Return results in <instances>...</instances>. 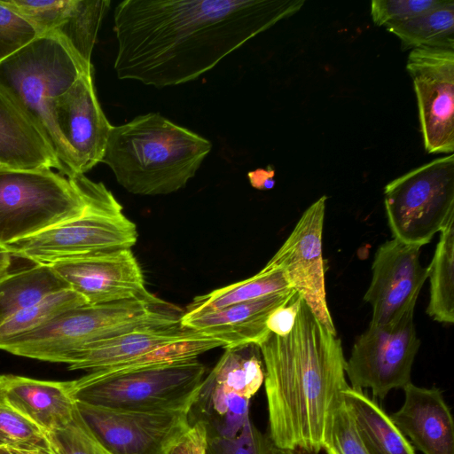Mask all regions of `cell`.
Listing matches in <instances>:
<instances>
[{
    "label": "cell",
    "mask_w": 454,
    "mask_h": 454,
    "mask_svg": "<svg viewBox=\"0 0 454 454\" xmlns=\"http://www.w3.org/2000/svg\"><path fill=\"white\" fill-rule=\"evenodd\" d=\"M343 402L370 454H416L390 415L363 390L348 386Z\"/></svg>",
    "instance_id": "7402d4cb"
},
{
    "label": "cell",
    "mask_w": 454,
    "mask_h": 454,
    "mask_svg": "<svg viewBox=\"0 0 454 454\" xmlns=\"http://www.w3.org/2000/svg\"><path fill=\"white\" fill-rule=\"evenodd\" d=\"M84 73H92L56 35L37 36L0 63V86L39 128L67 177L82 176L55 120V102Z\"/></svg>",
    "instance_id": "5b68a950"
},
{
    "label": "cell",
    "mask_w": 454,
    "mask_h": 454,
    "mask_svg": "<svg viewBox=\"0 0 454 454\" xmlns=\"http://www.w3.org/2000/svg\"><path fill=\"white\" fill-rule=\"evenodd\" d=\"M110 4L109 0H70L59 26L51 33L90 68L98 32Z\"/></svg>",
    "instance_id": "d4e9b609"
},
{
    "label": "cell",
    "mask_w": 454,
    "mask_h": 454,
    "mask_svg": "<svg viewBox=\"0 0 454 454\" xmlns=\"http://www.w3.org/2000/svg\"><path fill=\"white\" fill-rule=\"evenodd\" d=\"M386 29L401 41L403 51L419 47L454 50V1Z\"/></svg>",
    "instance_id": "83f0119b"
},
{
    "label": "cell",
    "mask_w": 454,
    "mask_h": 454,
    "mask_svg": "<svg viewBox=\"0 0 454 454\" xmlns=\"http://www.w3.org/2000/svg\"><path fill=\"white\" fill-rule=\"evenodd\" d=\"M274 176L275 171L270 166H268L267 168H257L247 174L250 184L254 188L262 191L270 190L274 187Z\"/></svg>",
    "instance_id": "ab89813d"
},
{
    "label": "cell",
    "mask_w": 454,
    "mask_h": 454,
    "mask_svg": "<svg viewBox=\"0 0 454 454\" xmlns=\"http://www.w3.org/2000/svg\"><path fill=\"white\" fill-rule=\"evenodd\" d=\"M291 290L294 289L291 288L281 270L262 268L258 273L247 279L195 297L187 306L184 313L189 315L205 313Z\"/></svg>",
    "instance_id": "4316f807"
},
{
    "label": "cell",
    "mask_w": 454,
    "mask_h": 454,
    "mask_svg": "<svg viewBox=\"0 0 454 454\" xmlns=\"http://www.w3.org/2000/svg\"><path fill=\"white\" fill-rule=\"evenodd\" d=\"M7 251L5 247L0 245V252Z\"/></svg>",
    "instance_id": "f6af8a7d"
},
{
    "label": "cell",
    "mask_w": 454,
    "mask_h": 454,
    "mask_svg": "<svg viewBox=\"0 0 454 454\" xmlns=\"http://www.w3.org/2000/svg\"><path fill=\"white\" fill-rule=\"evenodd\" d=\"M264 366L269 437L273 445L318 454L349 386L342 344L301 300L291 332L258 345Z\"/></svg>",
    "instance_id": "7a4b0ae2"
},
{
    "label": "cell",
    "mask_w": 454,
    "mask_h": 454,
    "mask_svg": "<svg viewBox=\"0 0 454 454\" xmlns=\"http://www.w3.org/2000/svg\"><path fill=\"white\" fill-rule=\"evenodd\" d=\"M301 297L295 292L290 301L272 311L266 326L270 333L278 336L288 334L294 325Z\"/></svg>",
    "instance_id": "74e56055"
},
{
    "label": "cell",
    "mask_w": 454,
    "mask_h": 454,
    "mask_svg": "<svg viewBox=\"0 0 454 454\" xmlns=\"http://www.w3.org/2000/svg\"><path fill=\"white\" fill-rule=\"evenodd\" d=\"M37 36L22 17L0 0V63Z\"/></svg>",
    "instance_id": "8d00e7d4"
},
{
    "label": "cell",
    "mask_w": 454,
    "mask_h": 454,
    "mask_svg": "<svg viewBox=\"0 0 454 454\" xmlns=\"http://www.w3.org/2000/svg\"><path fill=\"white\" fill-rule=\"evenodd\" d=\"M111 192L84 175L0 166V245L6 246L82 215Z\"/></svg>",
    "instance_id": "8992f818"
},
{
    "label": "cell",
    "mask_w": 454,
    "mask_h": 454,
    "mask_svg": "<svg viewBox=\"0 0 454 454\" xmlns=\"http://www.w3.org/2000/svg\"><path fill=\"white\" fill-rule=\"evenodd\" d=\"M70 0H11L3 3L22 17L38 36L51 34L59 26Z\"/></svg>",
    "instance_id": "d6a6232c"
},
{
    "label": "cell",
    "mask_w": 454,
    "mask_h": 454,
    "mask_svg": "<svg viewBox=\"0 0 454 454\" xmlns=\"http://www.w3.org/2000/svg\"><path fill=\"white\" fill-rule=\"evenodd\" d=\"M69 288L50 264L35 263L31 268L9 272L0 278V325L47 296Z\"/></svg>",
    "instance_id": "603a6c76"
},
{
    "label": "cell",
    "mask_w": 454,
    "mask_h": 454,
    "mask_svg": "<svg viewBox=\"0 0 454 454\" xmlns=\"http://www.w3.org/2000/svg\"><path fill=\"white\" fill-rule=\"evenodd\" d=\"M206 367L197 359L114 374L89 372L69 380L77 402L136 411H191Z\"/></svg>",
    "instance_id": "52a82bcc"
},
{
    "label": "cell",
    "mask_w": 454,
    "mask_h": 454,
    "mask_svg": "<svg viewBox=\"0 0 454 454\" xmlns=\"http://www.w3.org/2000/svg\"><path fill=\"white\" fill-rule=\"evenodd\" d=\"M273 446L249 418L235 437L208 436L207 454H271Z\"/></svg>",
    "instance_id": "836d02e7"
},
{
    "label": "cell",
    "mask_w": 454,
    "mask_h": 454,
    "mask_svg": "<svg viewBox=\"0 0 454 454\" xmlns=\"http://www.w3.org/2000/svg\"><path fill=\"white\" fill-rule=\"evenodd\" d=\"M219 347L225 348V344L217 339L191 329L184 335L161 344L137 357L94 372L102 374H114L127 371L173 364L197 359L201 354Z\"/></svg>",
    "instance_id": "f1b7e54d"
},
{
    "label": "cell",
    "mask_w": 454,
    "mask_h": 454,
    "mask_svg": "<svg viewBox=\"0 0 454 454\" xmlns=\"http://www.w3.org/2000/svg\"><path fill=\"white\" fill-rule=\"evenodd\" d=\"M17 454H41L38 452H31V451H21V450H15Z\"/></svg>",
    "instance_id": "ee69618b"
},
{
    "label": "cell",
    "mask_w": 454,
    "mask_h": 454,
    "mask_svg": "<svg viewBox=\"0 0 454 454\" xmlns=\"http://www.w3.org/2000/svg\"><path fill=\"white\" fill-rule=\"evenodd\" d=\"M326 200V196L320 197L303 212L288 238L263 268L281 270L291 288L321 324L337 335L326 301L322 255Z\"/></svg>",
    "instance_id": "7c38bea8"
},
{
    "label": "cell",
    "mask_w": 454,
    "mask_h": 454,
    "mask_svg": "<svg viewBox=\"0 0 454 454\" xmlns=\"http://www.w3.org/2000/svg\"><path fill=\"white\" fill-rule=\"evenodd\" d=\"M208 432L202 420L191 424L189 430L171 450L169 454H207Z\"/></svg>",
    "instance_id": "f35d334b"
},
{
    "label": "cell",
    "mask_w": 454,
    "mask_h": 454,
    "mask_svg": "<svg viewBox=\"0 0 454 454\" xmlns=\"http://www.w3.org/2000/svg\"><path fill=\"white\" fill-rule=\"evenodd\" d=\"M77 411L111 454H169L191 427L189 411H136L76 401Z\"/></svg>",
    "instance_id": "8fae6325"
},
{
    "label": "cell",
    "mask_w": 454,
    "mask_h": 454,
    "mask_svg": "<svg viewBox=\"0 0 454 454\" xmlns=\"http://www.w3.org/2000/svg\"><path fill=\"white\" fill-rule=\"evenodd\" d=\"M420 248L393 239L376 250L372 281L364 296L372 308L370 325H391L414 311L428 276V268L420 263Z\"/></svg>",
    "instance_id": "5bb4252c"
},
{
    "label": "cell",
    "mask_w": 454,
    "mask_h": 454,
    "mask_svg": "<svg viewBox=\"0 0 454 454\" xmlns=\"http://www.w3.org/2000/svg\"><path fill=\"white\" fill-rule=\"evenodd\" d=\"M184 311L155 295L84 305L63 312L45 325L0 341L11 354L67 364L82 348L139 328L176 324Z\"/></svg>",
    "instance_id": "277c9868"
},
{
    "label": "cell",
    "mask_w": 454,
    "mask_h": 454,
    "mask_svg": "<svg viewBox=\"0 0 454 454\" xmlns=\"http://www.w3.org/2000/svg\"><path fill=\"white\" fill-rule=\"evenodd\" d=\"M428 265L430 297L427 314L442 324L454 323V218L440 231Z\"/></svg>",
    "instance_id": "484cf974"
},
{
    "label": "cell",
    "mask_w": 454,
    "mask_h": 454,
    "mask_svg": "<svg viewBox=\"0 0 454 454\" xmlns=\"http://www.w3.org/2000/svg\"><path fill=\"white\" fill-rule=\"evenodd\" d=\"M211 149L202 136L148 113L112 126L102 162L129 192L165 195L184 188Z\"/></svg>",
    "instance_id": "3957f363"
},
{
    "label": "cell",
    "mask_w": 454,
    "mask_h": 454,
    "mask_svg": "<svg viewBox=\"0 0 454 454\" xmlns=\"http://www.w3.org/2000/svg\"><path fill=\"white\" fill-rule=\"evenodd\" d=\"M0 166L19 169L55 168L66 176L64 167L39 128L1 86Z\"/></svg>",
    "instance_id": "d6986e66"
},
{
    "label": "cell",
    "mask_w": 454,
    "mask_h": 454,
    "mask_svg": "<svg viewBox=\"0 0 454 454\" xmlns=\"http://www.w3.org/2000/svg\"><path fill=\"white\" fill-rule=\"evenodd\" d=\"M90 305L148 299L141 268L131 249L50 264Z\"/></svg>",
    "instance_id": "9a60e30c"
},
{
    "label": "cell",
    "mask_w": 454,
    "mask_h": 454,
    "mask_svg": "<svg viewBox=\"0 0 454 454\" xmlns=\"http://www.w3.org/2000/svg\"><path fill=\"white\" fill-rule=\"evenodd\" d=\"M225 351L205 377L224 389L251 399L264 382L260 348L248 343L224 348Z\"/></svg>",
    "instance_id": "cb8c5ba5"
},
{
    "label": "cell",
    "mask_w": 454,
    "mask_h": 454,
    "mask_svg": "<svg viewBox=\"0 0 454 454\" xmlns=\"http://www.w3.org/2000/svg\"><path fill=\"white\" fill-rule=\"evenodd\" d=\"M190 331L181 322L139 328L95 342L74 354L66 364L69 370L104 369L137 357Z\"/></svg>",
    "instance_id": "44dd1931"
},
{
    "label": "cell",
    "mask_w": 454,
    "mask_h": 454,
    "mask_svg": "<svg viewBox=\"0 0 454 454\" xmlns=\"http://www.w3.org/2000/svg\"><path fill=\"white\" fill-rule=\"evenodd\" d=\"M271 454H300L298 451L273 446Z\"/></svg>",
    "instance_id": "b9f144b4"
},
{
    "label": "cell",
    "mask_w": 454,
    "mask_h": 454,
    "mask_svg": "<svg viewBox=\"0 0 454 454\" xmlns=\"http://www.w3.org/2000/svg\"><path fill=\"white\" fill-rule=\"evenodd\" d=\"M0 454H17L13 450L0 448Z\"/></svg>",
    "instance_id": "7bdbcfd3"
},
{
    "label": "cell",
    "mask_w": 454,
    "mask_h": 454,
    "mask_svg": "<svg viewBox=\"0 0 454 454\" xmlns=\"http://www.w3.org/2000/svg\"><path fill=\"white\" fill-rule=\"evenodd\" d=\"M87 304L86 300L71 288L49 295L2 324L0 341L38 328L63 312Z\"/></svg>",
    "instance_id": "f546056e"
},
{
    "label": "cell",
    "mask_w": 454,
    "mask_h": 454,
    "mask_svg": "<svg viewBox=\"0 0 454 454\" xmlns=\"http://www.w3.org/2000/svg\"><path fill=\"white\" fill-rule=\"evenodd\" d=\"M0 391L22 415L45 434L65 427L76 411L68 381L1 374Z\"/></svg>",
    "instance_id": "ffe728a7"
},
{
    "label": "cell",
    "mask_w": 454,
    "mask_h": 454,
    "mask_svg": "<svg viewBox=\"0 0 454 454\" xmlns=\"http://www.w3.org/2000/svg\"><path fill=\"white\" fill-rule=\"evenodd\" d=\"M0 448L54 454L45 432L17 411L1 391Z\"/></svg>",
    "instance_id": "4dcf8cb0"
},
{
    "label": "cell",
    "mask_w": 454,
    "mask_h": 454,
    "mask_svg": "<svg viewBox=\"0 0 454 454\" xmlns=\"http://www.w3.org/2000/svg\"><path fill=\"white\" fill-rule=\"evenodd\" d=\"M323 450L326 454H370L343 401L333 414Z\"/></svg>",
    "instance_id": "e575fe53"
},
{
    "label": "cell",
    "mask_w": 454,
    "mask_h": 454,
    "mask_svg": "<svg viewBox=\"0 0 454 454\" xmlns=\"http://www.w3.org/2000/svg\"><path fill=\"white\" fill-rule=\"evenodd\" d=\"M445 0H373L371 15L375 25L385 27L404 22L442 5Z\"/></svg>",
    "instance_id": "d590c367"
},
{
    "label": "cell",
    "mask_w": 454,
    "mask_h": 454,
    "mask_svg": "<svg viewBox=\"0 0 454 454\" xmlns=\"http://www.w3.org/2000/svg\"><path fill=\"white\" fill-rule=\"evenodd\" d=\"M55 120L76 160L80 175L102 162L112 124L96 94L92 73H84L55 102Z\"/></svg>",
    "instance_id": "2e32d148"
},
{
    "label": "cell",
    "mask_w": 454,
    "mask_h": 454,
    "mask_svg": "<svg viewBox=\"0 0 454 454\" xmlns=\"http://www.w3.org/2000/svg\"><path fill=\"white\" fill-rule=\"evenodd\" d=\"M413 313L391 325H369L356 338L345 367L350 387L369 388L373 397L384 399L392 389L411 382V368L420 346Z\"/></svg>",
    "instance_id": "30bf717a"
},
{
    "label": "cell",
    "mask_w": 454,
    "mask_h": 454,
    "mask_svg": "<svg viewBox=\"0 0 454 454\" xmlns=\"http://www.w3.org/2000/svg\"><path fill=\"white\" fill-rule=\"evenodd\" d=\"M402 407L390 415L414 449L423 454H454V421L440 389L411 382Z\"/></svg>",
    "instance_id": "e0dca14e"
},
{
    "label": "cell",
    "mask_w": 454,
    "mask_h": 454,
    "mask_svg": "<svg viewBox=\"0 0 454 454\" xmlns=\"http://www.w3.org/2000/svg\"><path fill=\"white\" fill-rule=\"evenodd\" d=\"M406 69L414 85L426 151L453 153L454 50L413 49Z\"/></svg>",
    "instance_id": "4fadbf2b"
},
{
    "label": "cell",
    "mask_w": 454,
    "mask_h": 454,
    "mask_svg": "<svg viewBox=\"0 0 454 454\" xmlns=\"http://www.w3.org/2000/svg\"><path fill=\"white\" fill-rule=\"evenodd\" d=\"M384 206L394 239L419 247L429 243L454 218V154L389 182Z\"/></svg>",
    "instance_id": "9c48e42d"
},
{
    "label": "cell",
    "mask_w": 454,
    "mask_h": 454,
    "mask_svg": "<svg viewBox=\"0 0 454 454\" xmlns=\"http://www.w3.org/2000/svg\"><path fill=\"white\" fill-rule=\"evenodd\" d=\"M12 255L8 251L0 252V278L9 273Z\"/></svg>",
    "instance_id": "60d3db41"
},
{
    "label": "cell",
    "mask_w": 454,
    "mask_h": 454,
    "mask_svg": "<svg viewBox=\"0 0 454 454\" xmlns=\"http://www.w3.org/2000/svg\"><path fill=\"white\" fill-rule=\"evenodd\" d=\"M304 0H124L114 12L121 80L158 89L198 79Z\"/></svg>",
    "instance_id": "6da1fadb"
},
{
    "label": "cell",
    "mask_w": 454,
    "mask_h": 454,
    "mask_svg": "<svg viewBox=\"0 0 454 454\" xmlns=\"http://www.w3.org/2000/svg\"><path fill=\"white\" fill-rule=\"evenodd\" d=\"M137 239L135 223L110 192L79 216L12 242L6 249L35 264H53L131 249Z\"/></svg>",
    "instance_id": "ba28073f"
},
{
    "label": "cell",
    "mask_w": 454,
    "mask_h": 454,
    "mask_svg": "<svg viewBox=\"0 0 454 454\" xmlns=\"http://www.w3.org/2000/svg\"><path fill=\"white\" fill-rule=\"evenodd\" d=\"M295 292L272 294L200 314L184 313L181 324L223 341L225 348L248 343L259 345L270 333L266 326L270 314L287 303Z\"/></svg>",
    "instance_id": "ac0fdd59"
},
{
    "label": "cell",
    "mask_w": 454,
    "mask_h": 454,
    "mask_svg": "<svg viewBox=\"0 0 454 454\" xmlns=\"http://www.w3.org/2000/svg\"><path fill=\"white\" fill-rule=\"evenodd\" d=\"M46 435L54 454H111L86 427L77 409L68 425Z\"/></svg>",
    "instance_id": "1f68e13d"
}]
</instances>
